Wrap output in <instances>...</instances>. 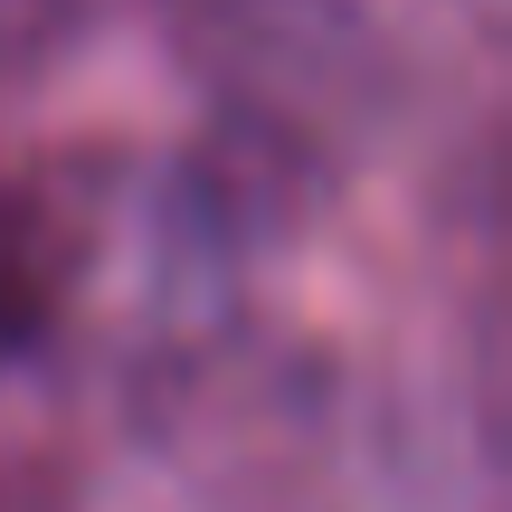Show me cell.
Wrapping results in <instances>:
<instances>
[{
	"mask_svg": "<svg viewBox=\"0 0 512 512\" xmlns=\"http://www.w3.org/2000/svg\"><path fill=\"white\" fill-rule=\"evenodd\" d=\"M209 76H219L228 133L304 152L332 105H361L370 19L351 0H190Z\"/></svg>",
	"mask_w": 512,
	"mask_h": 512,
	"instance_id": "cell-1",
	"label": "cell"
},
{
	"mask_svg": "<svg viewBox=\"0 0 512 512\" xmlns=\"http://www.w3.org/2000/svg\"><path fill=\"white\" fill-rule=\"evenodd\" d=\"M67 219L29 190H0V370L29 361L57 332V304H67Z\"/></svg>",
	"mask_w": 512,
	"mask_h": 512,
	"instance_id": "cell-2",
	"label": "cell"
}]
</instances>
